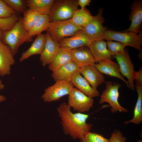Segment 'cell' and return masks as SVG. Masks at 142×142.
<instances>
[{
	"mask_svg": "<svg viewBox=\"0 0 142 142\" xmlns=\"http://www.w3.org/2000/svg\"><path fill=\"white\" fill-rule=\"evenodd\" d=\"M68 104L62 103L57 108L64 134L73 139L80 140L84 135L90 131L92 125L87 122L88 114L73 113Z\"/></svg>",
	"mask_w": 142,
	"mask_h": 142,
	"instance_id": "6da1fadb",
	"label": "cell"
},
{
	"mask_svg": "<svg viewBox=\"0 0 142 142\" xmlns=\"http://www.w3.org/2000/svg\"><path fill=\"white\" fill-rule=\"evenodd\" d=\"M2 40L3 41V43L9 47L14 55L18 52L21 45L24 43L32 41L33 38L29 35L24 28L22 18L20 17L11 29L3 32Z\"/></svg>",
	"mask_w": 142,
	"mask_h": 142,
	"instance_id": "7a4b0ae2",
	"label": "cell"
},
{
	"mask_svg": "<svg viewBox=\"0 0 142 142\" xmlns=\"http://www.w3.org/2000/svg\"><path fill=\"white\" fill-rule=\"evenodd\" d=\"M83 28L75 25L70 19L50 22L46 31L54 40L58 43L65 38L73 36Z\"/></svg>",
	"mask_w": 142,
	"mask_h": 142,
	"instance_id": "3957f363",
	"label": "cell"
},
{
	"mask_svg": "<svg viewBox=\"0 0 142 142\" xmlns=\"http://www.w3.org/2000/svg\"><path fill=\"white\" fill-rule=\"evenodd\" d=\"M78 0H55L49 15L50 22L70 19L78 9Z\"/></svg>",
	"mask_w": 142,
	"mask_h": 142,
	"instance_id": "277c9868",
	"label": "cell"
},
{
	"mask_svg": "<svg viewBox=\"0 0 142 142\" xmlns=\"http://www.w3.org/2000/svg\"><path fill=\"white\" fill-rule=\"evenodd\" d=\"M105 88L100 95L99 103H108L111 107L110 111L113 113L119 111L124 113L128 112V110L121 106L118 101L119 90L121 85L120 84L113 83L110 81L105 82Z\"/></svg>",
	"mask_w": 142,
	"mask_h": 142,
	"instance_id": "5b68a950",
	"label": "cell"
},
{
	"mask_svg": "<svg viewBox=\"0 0 142 142\" xmlns=\"http://www.w3.org/2000/svg\"><path fill=\"white\" fill-rule=\"evenodd\" d=\"M104 39L114 40L122 43L126 46H129L141 51L142 44L141 32L136 34L130 32H117L107 30Z\"/></svg>",
	"mask_w": 142,
	"mask_h": 142,
	"instance_id": "8992f818",
	"label": "cell"
},
{
	"mask_svg": "<svg viewBox=\"0 0 142 142\" xmlns=\"http://www.w3.org/2000/svg\"><path fill=\"white\" fill-rule=\"evenodd\" d=\"M53 85L45 90L41 98L45 102L58 100L63 97L68 95L73 86L70 82L64 80L55 82Z\"/></svg>",
	"mask_w": 142,
	"mask_h": 142,
	"instance_id": "52a82bcc",
	"label": "cell"
},
{
	"mask_svg": "<svg viewBox=\"0 0 142 142\" xmlns=\"http://www.w3.org/2000/svg\"><path fill=\"white\" fill-rule=\"evenodd\" d=\"M103 9L101 8L98 14L93 18L90 23L83 30L91 42L104 40L107 30L103 26L105 20L103 16Z\"/></svg>",
	"mask_w": 142,
	"mask_h": 142,
	"instance_id": "ba28073f",
	"label": "cell"
},
{
	"mask_svg": "<svg viewBox=\"0 0 142 142\" xmlns=\"http://www.w3.org/2000/svg\"><path fill=\"white\" fill-rule=\"evenodd\" d=\"M68 96V105L78 112H88L93 107V98L75 87H73Z\"/></svg>",
	"mask_w": 142,
	"mask_h": 142,
	"instance_id": "9c48e42d",
	"label": "cell"
},
{
	"mask_svg": "<svg viewBox=\"0 0 142 142\" xmlns=\"http://www.w3.org/2000/svg\"><path fill=\"white\" fill-rule=\"evenodd\" d=\"M119 65L120 73L124 77H126L129 85V88L135 89L134 75L135 72L128 52L126 49L121 53L113 56Z\"/></svg>",
	"mask_w": 142,
	"mask_h": 142,
	"instance_id": "30bf717a",
	"label": "cell"
},
{
	"mask_svg": "<svg viewBox=\"0 0 142 142\" xmlns=\"http://www.w3.org/2000/svg\"><path fill=\"white\" fill-rule=\"evenodd\" d=\"M91 42L82 29L79 30L73 36L65 38L58 43L60 47L68 49L89 46Z\"/></svg>",
	"mask_w": 142,
	"mask_h": 142,
	"instance_id": "8fae6325",
	"label": "cell"
},
{
	"mask_svg": "<svg viewBox=\"0 0 142 142\" xmlns=\"http://www.w3.org/2000/svg\"><path fill=\"white\" fill-rule=\"evenodd\" d=\"M11 49L0 40V75L3 77L11 74V67L15 60Z\"/></svg>",
	"mask_w": 142,
	"mask_h": 142,
	"instance_id": "7c38bea8",
	"label": "cell"
},
{
	"mask_svg": "<svg viewBox=\"0 0 142 142\" xmlns=\"http://www.w3.org/2000/svg\"><path fill=\"white\" fill-rule=\"evenodd\" d=\"M129 20L131 22L129 28L124 32H130L138 34L141 32L142 22V1L136 0L131 6Z\"/></svg>",
	"mask_w": 142,
	"mask_h": 142,
	"instance_id": "4fadbf2b",
	"label": "cell"
},
{
	"mask_svg": "<svg viewBox=\"0 0 142 142\" xmlns=\"http://www.w3.org/2000/svg\"><path fill=\"white\" fill-rule=\"evenodd\" d=\"M60 48L59 43L54 40L48 32L45 34V42L44 49L40 54V60L44 67L52 60Z\"/></svg>",
	"mask_w": 142,
	"mask_h": 142,
	"instance_id": "5bb4252c",
	"label": "cell"
},
{
	"mask_svg": "<svg viewBox=\"0 0 142 142\" xmlns=\"http://www.w3.org/2000/svg\"><path fill=\"white\" fill-rule=\"evenodd\" d=\"M72 60L80 68L94 65L97 62L88 47H83L71 50Z\"/></svg>",
	"mask_w": 142,
	"mask_h": 142,
	"instance_id": "9a60e30c",
	"label": "cell"
},
{
	"mask_svg": "<svg viewBox=\"0 0 142 142\" xmlns=\"http://www.w3.org/2000/svg\"><path fill=\"white\" fill-rule=\"evenodd\" d=\"M96 68L102 74L117 78L123 81L129 88L127 80H125L120 73L119 65L111 60L108 59L95 63L94 65Z\"/></svg>",
	"mask_w": 142,
	"mask_h": 142,
	"instance_id": "2e32d148",
	"label": "cell"
},
{
	"mask_svg": "<svg viewBox=\"0 0 142 142\" xmlns=\"http://www.w3.org/2000/svg\"><path fill=\"white\" fill-rule=\"evenodd\" d=\"M79 72L82 76L93 88L97 89L100 85L105 82L104 76L94 65L85 66L80 68Z\"/></svg>",
	"mask_w": 142,
	"mask_h": 142,
	"instance_id": "e0dca14e",
	"label": "cell"
},
{
	"mask_svg": "<svg viewBox=\"0 0 142 142\" xmlns=\"http://www.w3.org/2000/svg\"><path fill=\"white\" fill-rule=\"evenodd\" d=\"M70 82L73 87L89 97L93 98L98 97L99 95L97 89L92 88L79 72H76L73 75Z\"/></svg>",
	"mask_w": 142,
	"mask_h": 142,
	"instance_id": "ac0fdd59",
	"label": "cell"
},
{
	"mask_svg": "<svg viewBox=\"0 0 142 142\" xmlns=\"http://www.w3.org/2000/svg\"><path fill=\"white\" fill-rule=\"evenodd\" d=\"M80 68L72 60L61 66L55 71L52 72L51 76L55 81L64 80L70 81L73 75L76 72H79Z\"/></svg>",
	"mask_w": 142,
	"mask_h": 142,
	"instance_id": "d6986e66",
	"label": "cell"
},
{
	"mask_svg": "<svg viewBox=\"0 0 142 142\" xmlns=\"http://www.w3.org/2000/svg\"><path fill=\"white\" fill-rule=\"evenodd\" d=\"M88 48L97 62L112 59L107 48L106 42L104 40L91 42Z\"/></svg>",
	"mask_w": 142,
	"mask_h": 142,
	"instance_id": "ffe728a7",
	"label": "cell"
},
{
	"mask_svg": "<svg viewBox=\"0 0 142 142\" xmlns=\"http://www.w3.org/2000/svg\"><path fill=\"white\" fill-rule=\"evenodd\" d=\"M45 42V34L41 33L37 36L30 47L22 53L19 61L22 62L32 55H40L44 49Z\"/></svg>",
	"mask_w": 142,
	"mask_h": 142,
	"instance_id": "44dd1931",
	"label": "cell"
},
{
	"mask_svg": "<svg viewBox=\"0 0 142 142\" xmlns=\"http://www.w3.org/2000/svg\"><path fill=\"white\" fill-rule=\"evenodd\" d=\"M55 0H27L26 3L28 9L40 15H49Z\"/></svg>",
	"mask_w": 142,
	"mask_h": 142,
	"instance_id": "7402d4cb",
	"label": "cell"
},
{
	"mask_svg": "<svg viewBox=\"0 0 142 142\" xmlns=\"http://www.w3.org/2000/svg\"><path fill=\"white\" fill-rule=\"evenodd\" d=\"M71 50L60 48L55 56L48 65V68L52 72L72 60Z\"/></svg>",
	"mask_w": 142,
	"mask_h": 142,
	"instance_id": "603a6c76",
	"label": "cell"
},
{
	"mask_svg": "<svg viewBox=\"0 0 142 142\" xmlns=\"http://www.w3.org/2000/svg\"><path fill=\"white\" fill-rule=\"evenodd\" d=\"M135 88L138 97L134 109L133 116L131 119L125 121L124 123L125 124L131 123L139 125L142 122V85L136 83Z\"/></svg>",
	"mask_w": 142,
	"mask_h": 142,
	"instance_id": "cb8c5ba5",
	"label": "cell"
},
{
	"mask_svg": "<svg viewBox=\"0 0 142 142\" xmlns=\"http://www.w3.org/2000/svg\"><path fill=\"white\" fill-rule=\"evenodd\" d=\"M93 16L87 9H78L70 19L75 25L82 28L87 26L91 21Z\"/></svg>",
	"mask_w": 142,
	"mask_h": 142,
	"instance_id": "d4e9b609",
	"label": "cell"
},
{
	"mask_svg": "<svg viewBox=\"0 0 142 142\" xmlns=\"http://www.w3.org/2000/svg\"><path fill=\"white\" fill-rule=\"evenodd\" d=\"M23 13V16L22 18L23 25L25 29L28 32L36 24L40 14L29 9H27Z\"/></svg>",
	"mask_w": 142,
	"mask_h": 142,
	"instance_id": "484cf974",
	"label": "cell"
},
{
	"mask_svg": "<svg viewBox=\"0 0 142 142\" xmlns=\"http://www.w3.org/2000/svg\"><path fill=\"white\" fill-rule=\"evenodd\" d=\"M50 22L48 15H40L37 23L34 27L28 31L29 35L33 37L38 36L42 32L46 30Z\"/></svg>",
	"mask_w": 142,
	"mask_h": 142,
	"instance_id": "4316f807",
	"label": "cell"
},
{
	"mask_svg": "<svg viewBox=\"0 0 142 142\" xmlns=\"http://www.w3.org/2000/svg\"><path fill=\"white\" fill-rule=\"evenodd\" d=\"M3 1L16 13H23L27 9L26 0H3Z\"/></svg>",
	"mask_w": 142,
	"mask_h": 142,
	"instance_id": "83f0119b",
	"label": "cell"
},
{
	"mask_svg": "<svg viewBox=\"0 0 142 142\" xmlns=\"http://www.w3.org/2000/svg\"><path fill=\"white\" fill-rule=\"evenodd\" d=\"M107 47L110 55L114 56L123 52L126 46L120 42L108 40L106 42Z\"/></svg>",
	"mask_w": 142,
	"mask_h": 142,
	"instance_id": "f1b7e54d",
	"label": "cell"
},
{
	"mask_svg": "<svg viewBox=\"0 0 142 142\" xmlns=\"http://www.w3.org/2000/svg\"><path fill=\"white\" fill-rule=\"evenodd\" d=\"M80 142H109V139L100 134L89 131L84 135Z\"/></svg>",
	"mask_w": 142,
	"mask_h": 142,
	"instance_id": "f546056e",
	"label": "cell"
},
{
	"mask_svg": "<svg viewBox=\"0 0 142 142\" xmlns=\"http://www.w3.org/2000/svg\"><path fill=\"white\" fill-rule=\"evenodd\" d=\"M16 14L11 17L6 19L0 18V29L3 32L11 29L19 19Z\"/></svg>",
	"mask_w": 142,
	"mask_h": 142,
	"instance_id": "4dcf8cb0",
	"label": "cell"
},
{
	"mask_svg": "<svg viewBox=\"0 0 142 142\" xmlns=\"http://www.w3.org/2000/svg\"><path fill=\"white\" fill-rule=\"evenodd\" d=\"M16 14V12L7 5L3 0H0V18H8Z\"/></svg>",
	"mask_w": 142,
	"mask_h": 142,
	"instance_id": "1f68e13d",
	"label": "cell"
},
{
	"mask_svg": "<svg viewBox=\"0 0 142 142\" xmlns=\"http://www.w3.org/2000/svg\"><path fill=\"white\" fill-rule=\"evenodd\" d=\"M126 138L123 136L122 132L115 130L111 133V137L109 139V142H126Z\"/></svg>",
	"mask_w": 142,
	"mask_h": 142,
	"instance_id": "d6a6232c",
	"label": "cell"
},
{
	"mask_svg": "<svg viewBox=\"0 0 142 142\" xmlns=\"http://www.w3.org/2000/svg\"><path fill=\"white\" fill-rule=\"evenodd\" d=\"M134 80L136 83L142 85V69L141 68L138 72H135L134 75Z\"/></svg>",
	"mask_w": 142,
	"mask_h": 142,
	"instance_id": "836d02e7",
	"label": "cell"
},
{
	"mask_svg": "<svg viewBox=\"0 0 142 142\" xmlns=\"http://www.w3.org/2000/svg\"><path fill=\"white\" fill-rule=\"evenodd\" d=\"M91 2L90 0H78V6L80 7L81 9H84L85 8L86 6L89 5Z\"/></svg>",
	"mask_w": 142,
	"mask_h": 142,
	"instance_id": "e575fe53",
	"label": "cell"
},
{
	"mask_svg": "<svg viewBox=\"0 0 142 142\" xmlns=\"http://www.w3.org/2000/svg\"><path fill=\"white\" fill-rule=\"evenodd\" d=\"M6 99V98L5 96L0 94V103L5 100Z\"/></svg>",
	"mask_w": 142,
	"mask_h": 142,
	"instance_id": "d590c367",
	"label": "cell"
},
{
	"mask_svg": "<svg viewBox=\"0 0 142 142\" xmlns=\"http://www.w3.org/2000/svg\"><path fill=\"white\" fill-rule=\"evenodd\" d=\"M4 85L2 83V80L0 79V90L3 89L4 88Z\"/></svg>",
	"mask_w": 142,
	"mask_h": 142,
	"instance_id": "8d00e7d4",
	"label": "cell"
},
{
	"mask_svg": "<svg viewBox=\"0 0 142 142\" xmlns=\"http://www.w3.org/2000/svg\"><path fill=\"white\" fill-rule=\"evenodd\" d=\"M3 32L0 29V40H1L2 39Z\"/></svg>",
	"mask_w": 142,
	"mask_h": 142,
	"instance_id": "74e56055",
	"label": "cell"
}]
</instances>
